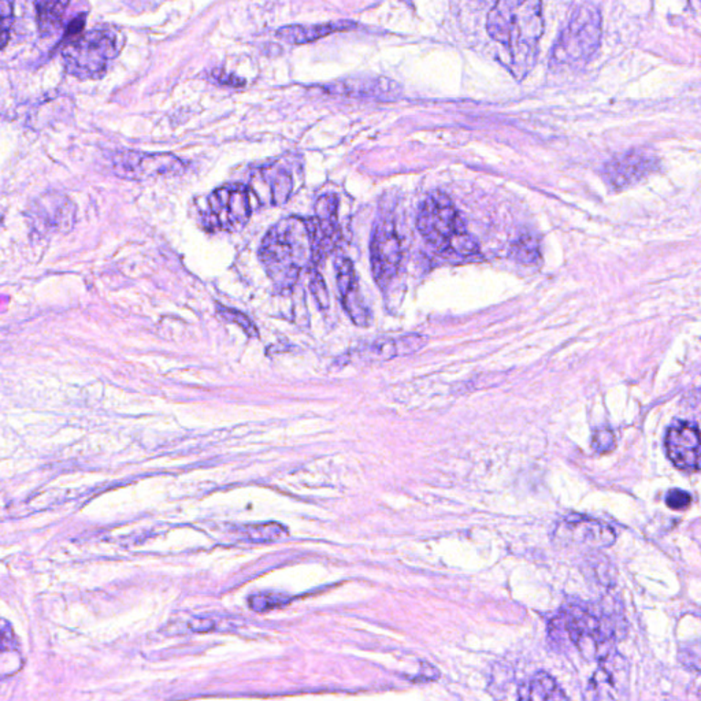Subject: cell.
Instances as JSON below:
<instances>
[{"instance_id":"1","label":"cell","mask_w":701,"mask_h":701,"mask_svg":"<svg viewBox=\"0 0 701 701\" xmlns=\"http://www.w3.org/2000/svg\"><path fill=\"white\" fill-rule=\"evenodd\" d=\"M332 251L317 219L290 217L269 230L260 255L271 280L280 288H291L304 268Z\"/></svg>"},{"instance_id":"12","label":"cell","mask_w":701,"mask_h":701,"mask_svg":"<svg viewBox=\"0 0 701 701\" xmlns=\"http://www.w3.org/2000/svg\"><path fill=\"white\" fill-rule=\"evenodd\" d=\"M667 456L677 469L697 472L701 469V433L691 422H677L667 431Z\"/></svg>"},{"instance_id":"18","label":"cell","mask_w":701,"mask_h":701,"mask_svg":"<svg viewBox=\"0 0 701 701\" xmlns=\"http://www.w3.org/2000/svg\"><path fill=\"white\" fill-rule=\"evenodd\" d=\"M519 699L522 700H566L563 689L551 675L544 672L536 673L532 680L519 688Z\"/></svg>"},{"instance_id":"24","label":"cell","mask_w":701,"mask_h":701,"mask_svg":"<svg viewBox=\"0 0 701 701\" xmlns=\"http://www.w3.org/2000/svg\"><path fill=\"white\" fill-rule=\"evenodd\" d=\"M678 661L685 669L701 674V639L684 644L678 651Z\"/></svg>"},{"instance_id":"33","label":"cell","mask_w":701,"mask_h":701,"mask_svg":"<svg viewBox=\"0 0 701 701\" xmlns=\"http://www.w3.org/2000/svg\"><path fill=\"white\" fill-rule=\"evenodd\" d=\"M213 79L216 80L218 84L229 85V87L240 88L246 85L244 80L239 79V77L236 76H230V74L218 70V69L213 71Z\"/></svg>"},{"instance_id":"2","label":"cell","mask_w":701,"mask_h":701,"mask_svg":"<svg viewBox=\"0 0 701 701\" xmlns=\"http://www.w3.org/2000/svg\"><path fill=\"white\" fill-rule=\"evenodd\" d=\"M486 27L494 41L511 51H529L544 32L541 0H496Z\"/></svg>"},{"instance_id":"32","label":"cell","mask_w":701,"mask_h":701,"mask_svg":"<svg viewBox=\"0 0 701 701\" xmlns=\"http://www.w3.org/2000/svg\"><path fill=\"white\" fill-rule=\"evenodd\" d=\"M666 505L667 507L672 508V510H685V508H688L689 505H692L691 494L683 491V489H672V491H669V494H667Z\"/></svg>"},{"instance_id":"27","label":"cell","mask_w":701,"mask_h":701,"mask_svg":"<svg viewBox=\"0 0 701 701\" xmlns=\"http://www.w3.org/2000/svg\"><path fill=\"white\" fill-rule=\"evenodd\" d=\"M290 599L285 595H280V593H260V595L252 596L250 599V606L254 611L266 612L269 610L277 609V607L284 606L288 603Z\"/></svg>"},{"instance_id":"34","label":"cell","mask_w":701,"mask_h":701,"mask_svg":"<svg viewBox=\"0 0 701 701\" xmlns=\"http://www.w3.org/2000/svg\"><path fill=\"white\" fill-rule=\"evenodd\" d=\"M194 632H208L214 628V623L207 620H199L195 625L191 626Z\"/></svg>"},{"instance_id":"25","label":"cell","mask_w":701,"mask_h":701,"mask_svg":"<svg viewBox=\"0 0 701 701\" xmlns=\"http://www.w3.org/2000/svg\"><path fill=\"white\" fill-rule=\"evenodd\" d=\"M217 312H218L219 317L224 318L228 323L236 324V325L240 326L247 336L258 337L257 326L244 313L229 309V307L222 306V304H217Z\"/></svg>"},{"instance_id":"11","label":"cell","mask_w":701,"mask_h":701,"mask_svg":"<svg viewBox=\"0 0 701 701\" xmlns=\"http://www.w3.org/2000/svg\"><path fill=\"white\" fill-rule=\"evenodd\" d=\"M628 689V662L618 653H611L601 659L598 672L590 680L587 697L593 700L623 699Z\"/></svg>"},{"instance_id":"20","label":"cell","mask_w":701,"mask_h":701,"mask_svg":"<svg viewBox=\"0 0 701 701\" xmlns=\"http://www.w3.org/2000/svg\"><path fill=\"white\" fill-rule=\"evenodd\" d=\"M271 191V205L282 206L288 202L293 189V181L287 170L265 169L260 172Z\"/></svg>"},{"instance_id":"10","label":"cell","mask_w":701,"mask_h":701,"mask_svg":"<svg viewBox=\"0 0 701 701\" xmlns=\"http://www.w3.org/2000/svg\"><path fill=\"white\" fill-rule=\"evenodd\" d=\"M555 537L565 544L589 548H607L617 540L614 529L599 519L585 515H568L558 525Z\"/></svg>"},{"instance_id":"8","label":"cell","mask_w":701,"mask_h":701,"mask_svg":"<svg viewBox=\"0 0 701 701\" xmlns=\"http://www.w3.org/2000/svg\"><path fill=\"white\" fill-rule=\"evenodd\" d=\"M112 170L118 177L140 181L181 175L186 172V165L172 154L121 151L112 156Z\"/></svg>"},{"instance_id":"9","label":"cell","mask_w":701,"mask_h":701,"mask_svg":"<svg viewBox=\"0 0 701 701\" xmlns=\"http://www.w3.org/2000/svg\"><path fill=\"white\" fill-rule=\"evenodd\" d=\"M370 258L374 279L384 287L398 274L401 262L400 238L390 219H381L374 227Z\"/></svg>"},{"instance_id":"16","label":"cell","mask_w":701,"mask_h":701,"mask_svg":"<svg viewBox=\"0 0 701 701\" xmlns=\"http://www.w3.org/2000/svg\"><path fill=\"white\" fill-rule=\"evenodd\" d=\"M354 27L351 22H335V24L320 25H288L280 27L276 32L277 38L288 44H307L320 40L339 30Z\"/></svg>"},{"instance_id":"14","label":"cell","mask_w":701,"mask_h":701,"mask_svg":"<svg viewBox=\"0 0 701 701\" xmlns=\"http://www.w3.org/2000/svg\"><path fill=\"white\" fill-rule=\"evenodd\" d=\"M38 218L58 232L68 233L76 222V206L60 194H47L35 205Z\"/></svg>"},{"instance_id":"15","label":"cell","mask_w":701,"mask_h":701,"mask_svg":"<svg viewBox=\"0 0 701 701\" xmlns=\"http://www.w3.org/2000/svg\"><path fill=\"white\" fill-rule=\"evenodd\" d=\"M328 90L350 98L390 99L398 96L400 87L387 79H348L331 85Z\"/></svg>"},{"instance_id":"36","label":"cell","mask_w":701,"mask_h":701,"mask_svg":"<svg viewBox=\"0 0 701 701\" xmlns=\"http://www.w3.org/2000/svg\"><path fill=\"white\" fill-rule=\"evenodd\" d=\"M697 2H699V3H700V5H701V0H697Z\"/></svg>"},{"instance_id":"7","label":"cell","mask_w":701,"mask_h":701,"mask_svg":"<svg viewBox=\"0 0 701 701\" xmlns=\"http://www.w3.org/2000/svg\"><path fill=\"white\" fill-rule=\"evenodd\" d=\"M262 205L257 194L247 186H225L208 197V217L214 227L224 230L241 229L251 217L252 211Z\"/></svg>"},{"instance_id":"21","label":"cell","mask_w":701,"mask_h":701,"mask_svg":"<svg viewBox=\"0 0 701 701\" xmlns=\"http://www.w3.org/2000/svg\"><path fill=\"white\" fill-rule=\"evenodd\" d=\"M511 260L521 265H535L540 260V246L538 240L533 235H524L513 243L510 249Z\"/></svg>"},{"instance_id":"5","label":"cell","mask_w":701,"mask_h":701,"mask_svg":"<svg viewBox=\"0 0 701 701\" xmlns=\"http://www.w3.org/2000/svg\"><path fill=\"white\" fill-rule=\"evenodd\" d=\"M601 16L593 5H581L568 21L554 48V59L565 65L588 62L600 46Z\"/></svg>"},{"instance_id":"22","label":"cell","mask_w":701,"mask_h":701,"mask_svg":"<svg viewBox=\"0 0 701 701\" xmlns=\"http://www.w3.org/2000/svg\"><path fill=\"white\" fill-rule=\"evenodd\" d=\"M359 356L367 362H384L398 356V342L393 339H379L366 345Z\"/></svg>"},{"instance_id":"23","label":"cell","mask_w":701,"mask_h":701,"mask_svg":"<svg viewBox=\"0 0 701 701\" xmlns=\"http://www.w3.org/2000/svg\"><path fill=\"white\" fill-rule=\"evenodd\" d=\"M247 536L257 543H271L287 537L288 529L282 525L268 522V524L251 525L246 529Z\"/></svg>"},{"instance_id":"17","label":"cell","mask_w":701,"mask_h":701,"mask_svg":"<svg viewBox=\"0 0 701 701\" xmlns=\"http://www.w3.org/2000/svg\"><path fill=\"white\" fill-rule=\"evenodd\" d=\"M33 5L41 37L49 38L59 33L70 0H33Z\"/></svg>"},{"instance_id":"13","label":"cell","mask_w":701,"mask_h":701,"mask_svg":"<svg viewBox=\"0 0 701 701\" xmlns=\"http://www.w3.org/2000/svg\"><path fill=\"white\" fill-rule=\"evenodd\" d=\"M655 161L644 153H629L612 159L606 166V178L614 189L628 188L653 172Z\"/></svg>"},{"instance_id":"30","label":"cell","mask_w":701,"mask_h":701,"mask_svg":"<svg viewBox=\"0 0 701 701\" xmlns=\"http://www.w3.org/2000/svg\"><path fill=\"white\" fill-rule=\"evenodd\" d=\"M310 288H312L313 296H314L320 309H329L331 299H329L328 288H326L325 280L318 271H314L313 274Z\"/></svg>"},{"instance_id":"29","label":"cell","mask_w":701,"mask_h":701,"mask_svg":"<svg viewBox=\"0 0 701 701\" xmlns=\"http://www.w3.org/2000/svg\"><path fill=\"white\" fill-rule=\"evenodd\" d=\"M592 447L599 453L611 452L617 447L614 433L610 429H599L593 433Z\"/></svg>"},{"instance_id":"3","label":"cell","mask_w":701,"mask_h":701,"mask_svg":"<svg viewBox=\"0 0 701 701\" xmlns=\"http://www.w3.org/2000/svg\"><path fill=\"white\" fill-rule=\"evenodd\" d=\"M123 43L122 32L114 27L81 33L63 47L62 62L66 73L79 80L103 79L122 51Z\"/></svg>"},{"instance_id":"4","label":"cell","mask_w":701,"mask_h":701,"mask_svg":"<svg viewBox=\"0 0 701 701\" xmlns=\"http://www.w3.org/2000/svg\"><path fill=\"white\" fill-rule=\"evenodd\" d=\"M568 640L588 661H601L614 653L618 626L610 615L595 614L584 607L573 606L560 612Z\"/></svg>"},{"instance_id":"26","label":"cell","mask_w":701,"mask_h":701,"mask_svg":"<svg viewBox=\"0 0 701 701\" xmlns=\"http://www.w3.org/2000/svg\"><path fill=\"white\" fill-rule=\"evenodd\" d=\"M478 250H480V246H478L477 240L472 235H469L466 230H462V232L456 233L453 236L448 252L466 258L477 254Z\"/></svg>"},{"instance_id":"19","label":"cell","mask_w":701,"mask_h":701,"mask_svg":"<svg viewBox=\"0 0 701 701\" xmlns=\"http://www.w3.org/2000/svg\"><path fill=\"white\" fill-rule=\"evenodd\" d=\"M337 207L339 199L336 195H324L315 205V217L326 241L336 246L339 240V224H337Z\"/></svg>"},{"instance_id":"35","label":"cell","mask_w":701,"mask_h":701,"mask_svg":"<svg viewBox=\"0 0 701 701\" xmlns=\"http://www.w3.org/2000/svg\"><path fill=\"white\" fill-rule=\"evenodd\" d=\"M477 2L483 3V5H486V3H496V0H477Z\"/></svg>"},{"instance_id":"31","label":"cell","mask_w":701,"mask_h":701,"mask_svg":"<svg viewBox=\"0 0 701 701\" xmlns=\"http://www.w3.org/2000/svg\"><path fill=\"white\" fill-rule=\"evenodd\" d=\"M396 342H398V356H407L425 347L426 337L422 335H409V336L396 339Z\"/></svg>"},{"instance_id":"6","label":"cell","mask_w":701,"mask_h":701,"mask_svg":"<svg viewBox=\"0 0 701 701\" xmlns=\"http://www.w3.org/2000/svg\"><path fill=\"white\" fill-rule=\"evenodd\" d=\"M417 228L436 251L448 252L451 240L464 229L452 200L441 192L426 197L417 217Z\"/></svg>"},{"instance_id":"28","label":"cell","mask_w":701,"mask_h":701,"mask_svg":"<svg viewBox=\"0 0 701 701\" xmlns=\"http://www.w3.org/2000/svg\"><path fill=\"white\" fill-rule=\"evenodd\" d=\"M0 21H2V48H5L14 25V0H0Z\"/></svg>"}]
</instances>
